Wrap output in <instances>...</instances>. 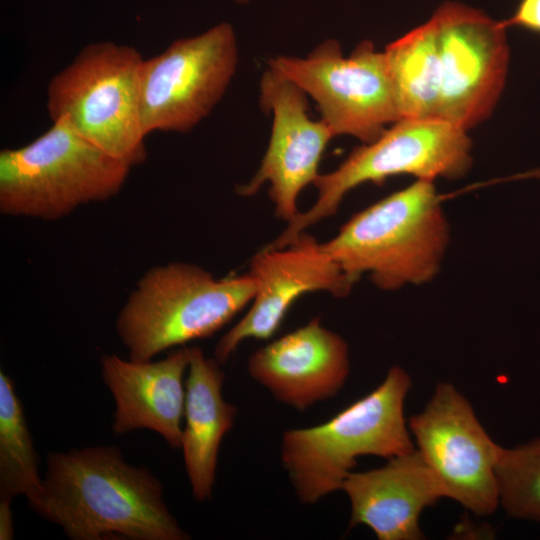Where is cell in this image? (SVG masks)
<instances>
[{
    "mask_svg": "<svg viewBox=\"0 0 540 540\" xmlns=\"http://www.w3.org/2000/svg\"><path fill=\"white\" fill-rule=\"evenodd\" d=\"M72 540H186L163 500L161 482L116 446L47 455L39 494L28 502Z\"/></svg>",
    "mask_w": 540,
    "mask_h": 540,
    "instance_id": "6da1fadb",
    "label": "cell"
},
{
    "mask_svg": "<svg viewBox=\"0 0 540 540\" xmlns=\"http://www.w3.org/2000/svg\"><path fill=\"white\" fill-rule=\"evenodd\" d=\"M449 240L434 181L417 179L354 214L322 244L354 284L367 275L377 288L395 291L433 280Z\"/></svg>",
    "mask_w": 540,
    "mask_h": 540,
    "instance_id": "7a4b0ae2",
    "label": "cell"
},
{
    "mask_svg": "<svg viewBox=\"0 0 540 540\" xmlns=\"http://www.w3.org/2000/svg\"><path fill=\"white\" fill-rule=\"evenodd\" d=\"M411 386L408 372L392 366L374 390L328 421L283 433L281 461L301 503L341 490L358 457L390 459L415 449L404 416Z\"/></svg>",
    "mask_w": 540,
    "mask_h": 540,
    "instance_id": "3957f363",
    "label": "cell"
},
{
    "mask_svg": "<svg viewBox=\"0 0 540 540\" xmlns=\"http://www.w3.org/2000/svg\"><path fill=\"white\" fill-rule=\"evenodd\" d=\"M255 280L245 275L216 278L186 262H170L144 273L116 319L129 359L149 361L187 342L206 338L251 303Z\"/></svg>",
    "mask_w": 540,
    "mask_h": 540,
    "instance_id": "277c9868",
    "label": "cell"
},
{
    "mask_svg": "<svg viewBox=\"0 0 540 540\" xmlns=\"http://www.w3.org/2000/svg\"><path fill=\"white\" fill-rule=\"evenodd\" d=\"M131 166L60 119L31 143L0 151V212L51 221L106 201L124 186Z\"/></svg>",
    "mask_w": 540,
    "mask_h": 540,
    "instance_id": "5b68a950",
    "label": "cell"
},
{
    "mask_svg": "<svg viewBox=\"0 0 540 540\" xmlns=\"http://www.w3.org/2000/svg\"><path fill=\"white\" fill-rule=\"evenodd\" d=\"M143 57L112 41L90 43L47 88L52 122L64 120L79 135L131 167L147 158L141 118Z\"/></svg>",
    "mask_w": 540,
    "mask_h": 540,
    "instance_id": "8992f818",
    "label": "cell"
},
{
    "mask_svg": "<svg viewBox=\"0 0 540 540\" xmlns=\"http://www.w3.org/2000/svg\"><path fill=\"white\" fill-rule=\"evenodd\" d=\"M471 165L467 130L438 118H402L373 142L355 148L333 171L319 173L313 182L315 203L299 212L266 247H284L307 228L335 215L344 197L364 183L382 184L398 175L457 179Z\"/></svg>",
    "mask_w": 540,
    "mask_h": 540,
    "instance_id": "52a82bcc",
    "label": "cell"
},
{
    "mask_svg": "<svg viewBox=\"0 0 540 540\" xmlns=\"http://www.w3.org/2000/svg\"><path fill=\"white\" fill-rule=\"evenodd\" d=\"M268 67L316 102L334 137L350 135L371 143L387 124L401 119L385 54L371 41L360 42L345 57L339 42L327 39L305 57L271 58Z\"/></svg>",
    "mask_w": 540,
    "mask_h": 540,
    "instance_id": "ba28073f",
    "label": "cell"
},
{
    "mask_svg": "<svg viewBox=\"0 0 540 540\" xmlns=\"http://www.w3.org/2000/svg\"><path fill=\"white\" fill-rule=\"evenodd\" d=\"M238 64L235 31L227 22L172 42L141 67L144 134L187 133L225 94Z\"/></svg>",
    "mask_w": 540,
    "mask_h": 540,
    "instance_id": "9c48e42d",
    "label": "cell"
},
{
    "mask_svg": "<svg viewBox=\"0 0 540 540\" xmlns=\"http://www.w3.org/2000/svg\"><path fill=\"white\" fill-rule=\"evenodd\" d=\"M408 427L443 498L477 516L496 511L500 506L496 465L502 446L489 436L452 383H437L424 409L409 418Z\"/></svg>",
    "mask_w": 540,
    "mask_h": 540,
    "instance_id": "30bf717a",
    "label": "cell"
},
{
    "mask_svg": "<svg viewBox=\"0 0 540 540\" xmlns=\"http://www.w3.org/2000/svg\"><path fill=\"white\" fill-rule=\"evenodd\" d=\"M439 54L436 118L465 130L486 119L505 84L509 62L502 21L458 2L432 14Z\"/></svg>",
    "mask_w": 540,
    "mask_h": 540,
    "instance_id": "8fae6325",
    "label": "cell"
},
{
    "mask_svg": "<svg viewBox=\"0 0 540 540\" xmlns=\"http://www.w3.org/2000/svg\"><path fill=\"white\" fill-rule=\"evenodd\" d=\"M248 274L255 280V294L247 313L215 346L221 364L244 340L270 338L302 295L327 292L342 298L354 285L323 244L305 231L284 247H263L251 258Z\"/></svg>",
    "mask_w": 540,
    "mask_h": 540,
    "instance_id": "7c38bea8",
    "label": "cell"
},
{
    "mask_svg": "<svg viewBox=\"0 0 540 540\" xmlns=\"http://www.w3.org/2000/svg\"><path fill=\"white\" fill-rule=\"evenodd\" d=\"M260 106L273 117L268 147L254 176L236 192L252 196L268 183L276 216L289 223L299 214L298 196L319 175L321 157L334 136L321 118H309L306 93L269 67L260 81Z\"/></svg>",
    "mask_w": 540,
    "mask_h": 540,
    "instance_id": "4fadbf2b",
    "label": "cell"
},
{
    "mask_svg": "<svg viewBox=\"0 0 540 540\" xmlns=\"http://www.w3.org/2000/svg\"><path fill=\"white\" fill-rule=\"evenodd\" d=\"M252 379L297 410L334 397L350 372L349 347L319 317L258 348L248 359Z\"/></svg>",
    "mask_w": 540,
    "mask_h": 540,
    "instance_id": "5bb4252c",
    "label": "cell"
},
{
    "mask_svg": "<svg viewBox=\"0 0 540 540\" xmlns=\"http://www.w3.org/2000/svg\"><path fill=\"white\" fill-rule=\"evenodd\" d=\"M100 364L102 379L115 402L114 433L150 429L170 448H180L189 347L174 350L158 361L103 355Z\"/></svg>",
    "mask_w": 540,
    "mask_h": 540,
    "instance_id": "9a60e30c",
    "label": "cell"
},
{
    "mask_svg": "<svg viewBox=\"0 0 540 540\" xmlns=\"http://www.w3.org/2000/svg\"><path fill=\"white\" fill-rule=\"evenodd\" d=\"M341 490L351 505L349 527L365 525L379 540L423 539L420 515L443 498L416 447L382 467L350 472Z\"/></svg>",
    "mask_w": 540,
    "mask_h": 540,
    "instance_id": "2e32d148",
    "label": "cell"
},
{
    "mask_svg": "<svg viewBox=\"0 0 540 540\" xmlns=\"http://www.w3.org/2000/svg\"><path fill=\"white\" fill-rule=\"evenodd\" d=\"M220 365L215 357H206L200 347H189L180 449L198 501L212 496L219 448L237 414V407L223 397L225 373Z\"/></svg>",
    "mask_w": 540,
    "mask_h": 540,
    "instance_id": "e0dca14e",
    "label": "cell"
},
{
    "mask_svg": "<svg viewBox=\"0 0 540 540\" xmlns=\"http://www.w3.org/2000/svg\"><path fill=\"white\" fill-rule=\"evenodd\" d=\"M384 54L401 119L436 118L439 54L432 21L387 45Z\"/></svg>",
    "mask_w": 540,
    "mask_h": 540,
    "instance_id": "ac0fdd59",
    "label": "cell"
},
{
    "mask_svg": "<svg viewBox=\"0 0 540 540\" xmlns=\"http://www.w3.org/2000/svg\"><path fill=\"white\" fill-rule=\"evenodd\" d=\"M39 456L15 383L0 371V499L24 495L28 502L41 491Z\"/></svg>",
    "mask_w": 540,
    "mask_h": 540,
    "instance_id": "d6986e66",
    "label": "cell"
},
{
    "mask_svg": "<svg viewBox=\"0 0 540 540\" xmlns=\"http://www.w3.org/2000/svg\"><path fill=\"white\" fill-rule=\"evenodd\" d=\"M496 480L499 505L507 515L540 524V437L501 447Z\"/></svg>",
    "mask_w": 540,
    "mask_h": 540,
    "instance_id": "ffe728a7",
    "label": "cell"
},
{
    "mask_svg": "<svg viewBox=\"0 0 540 540\" xmlns=\"http://www.w3.org/2000/svg\"><path fill=\"white\" fill-rule=\"evenodd\" d=\"M502 22L540 34V0H519L512 16Z\"/></svg>",
    "mask_w": 540,
    "mask_h": 540,
    "instance_id": "44dd1931",
    "label": "cell"
},
{
    "mask_svg": "<svg viewBox=\"0 0 540 540\" xmlns=\"http://www.w3.org/2000/svg\"><path fill=\"white\" fill-rule=\"evenodd\" d=\"M14 538L13 514L11 500L0 499V540Z\"/></svg>",
    "mask_w": 540,
    "mask_h": 540,
    "instance_id": "7402d4cb",
    "label": "cell"
},
{
    "mask_svg": "<svg viewBox=\"0 0 540 540\" xmlns=\"http://www.w3.org/2000/svg\"><path fill=\"white\" fill-rule=\"evenodd\" d=\"M513 180H524V179H540V167L531 169L522 173L515 174L511 177Z\"/></svg>",
    "mask_w": 540,
    "mask_h": 540,
    "instance_id": "603a6c76",
    "label": "cell"
},
{
    "mask_svg": "<svg viewBox=\"0 0 540 540\" xmlns=\"http://www.w3.org/2000/svg\"><path fill=\"white\" fill-rule=\"evenodd\" d=\"M233 1H235L238 4H246L249 2V0H233Z\"/></svg>",
    "mask_w": 540,
    "mask_h": 540,
    "instance_id": "cb8c5ba5",
    "label": "cell"
}]
</instances>
